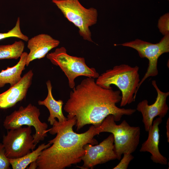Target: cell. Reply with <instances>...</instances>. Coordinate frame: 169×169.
Returning a JSON list of instances; mask_svg holds the SVG:
<instances>
[{
	"label": "cell",
	"instance_id": "5bb4252c",
	"mask_svg": "<svg viewBox=\"0 0 169 169\" xmlns=\"http://www.w3.org/2000/svg\"><path fill=\"white\" fill-rule=\"evenodd\" d=\"M162 121V118L160 117L153 121L148 131L147 139L142 144L140 151L149 152L151 154V159L154 162L166 165L167 160L161 153L158 147L160 138L159 126Z\"/></svg>",
	"mask_w": 169,
	"mask_h": 169
},
{
	"label": "cell",
	"instance_id": "ac0fdd59",
	"mask_svg": "<svg viewBox=\"0 0 169 169\" xmlns=\"http://www.w3.org/2000/svg\"><path fill=\"white\" fill-rule=\"evenodd\" d=\"M24 47L21 40L15 41L11 44L0 45V59H18L23 52Z\"/></svg>",
	"mask_w": 169,
	"mask_h": 169
},
{
	"label": "cell",
	"instance_id": "4fadbf2b",
	"mask_svg": "<svg viewBox=\"0 0 169 169\" xmlns=\"http://www.w3.org/2000/svg\"><path fill=\"white\" fill-rule=\"evenodd\" d=\"M28 41L27 47L30 52L26 61V66L33 60L44 57L49 51L57 47L60 44L59 40L44 33L34 36Z\"/></svg>",
	"mask_w": 169,
	"mask_h": 169
},
{
	"label": "cell",
	"instance_id": "ba28073f",
	"mask_svg": "<svg viewBox=\"0 0 169 169\" xmlns=\"http://www.w3.org/2000/svg\"><path fill=\"white\" fill-rule=\"evenodd\" d=\"M118 45L134 49L137 51L141 58H146L149 60L147 71L140 80L138 87L139 90L147 78L158 74V59L162 54L169 52V34L165 35L159 43L155 44L137 39Z\"/></svg>",
	"mask_w": 169,
	"mask_h": 169
},
{
	"label": "cell",
	"instance_id": "30bf717a",
	"mask_svg": "<svg viewBox=\"0 0 169 169\" xmlns=\"http://www.w3.org/2000/svg\"><path fill=\"white\" fill-rule=\"evenodd\" d=\"M85 153L81 158L83 164L77 167L81 169H92L96 165L117 159L114 138L110 134L99 144H87L84 146Z\"/></svg>",
	"mask_w": 169,
	"mask_h": 169
},
{
	"label": "cell",
	"instance_id": "603a6c76",
	"mask_svg": "<svg viewBox=\"0 0 169 169\" xmlns=\"http://www.w3.org/2000/svg\"><path fill=\"white\" fill-rule=\"evenodd\" d=\"M169 118H168L166 125V137L167 139V142H169Z\"/></svg>",
	"mask_w": 169,
	"mask_h": 169
},
{
	"label": "cell",
	"instance_id": "7c38bea8",
	"mask_svg": "<svg viewBox=\"0 0 169 169\" xmlns=\"http://www.w3.org/2000/svg\"><path fill=\"white\" fill-rule=\"evenodd\" d=\"M33 74L30 70L20 80L7 91L0 94V109H7L14 106L26 97L30 86Z\"/></svg>",
	"mask_w": 169,
	"mask_h": 169
},
{
	"label": "cell",
	"instance_id": "3957f363",
	"mask_svg": "<svg viewBox=\"0 0 169 169\" xmlns=\"http://www.w3.org/2000/svg\"><path fill=\"white\" fill-rule=\"evenodd\" d=\"M139 67L123 64L116 65L99 75L96 81L100 86L107 89L114 85L121 94L120 106H125L134 102L140 81Z\"/></svg>",
	"mask_w": 169,
	"mask_h": 169
},
{
	"label": "cell",
	"instance_id": "52a82bcc",
	"mask_svg": "<svg viewBox=\"0 0 169 169\" xmlns=\"http://www.w3.org/2000/svg\"><path fill=\"white\" fill-rule=\"evenodd\" d=\"M40 115L39 109L31 104L24 107L21 106L18 110L6 117L3 125L8 130L23 125L33 126L35 130V133L33 135V142L36 145L44 140L49 131V129L47 130V124L39 119Z\"/></svg>",
	"mask_w": 169,
	"mask_h": 169
},
{
	"label": "cell",
	"instance_id": "2e32d148",
	"mask_svg": "<svg viewBox=\"0 0 169 169\" xmlns=\"http://www.w3.org/2000/svg\"><path fill=\"white\" fill-rule=\"evenodd\" d=\"M28 55L27 53L23 52L17 64L11 67H8L6 69L2 70L0 72V88L7 84L12 86L20 80L22 72L25 69Z\"/></svg>",
	"mask_w": 169,
	"mask_h": 169
},
{
	"label": "cell",
	"instance_id": "9a60e30c",
	"mask_svg": "<svg viewBox=\"0 0 169 169\" xmlns=\"http://www.w3.org/2000/svg\"><path fill=\"white\" fill-rule=\"evenodd\" d=\"M48 89V95L46 98L43 100L38 101L39 105H44L48 109L49 115L48 121L51 125H53L54 121L57 118L58 121L62 122L66 120L67 118L64 115L62 111V106L64 104L61 100H55L52 94V86L50 81L48 80L46 82Z\"/></svg>",
	"mask_w": 169,
	"mask_h": 169
},
{
	"label": "cell",
	"instance_id": "44dd1931",
	"mask_svg": "<svg viewBox=\"0 0 169 169\" xmlns=\"http://www.w3.org/2000/svg\"><path fill=\"white\" fill-rule=\"evenodd\" d=\"M119 164L113 169H127L130 162L134 158L131 153H125Z\"/></svg>",
	"mask_w": 169,
	"mask_h": 169
},
{
	"label": "cell",
	"instance_id": "8992f818",
	"mask_svg": "<svg viewBox=\"0 0 169 169\" xmlns=\"http://www.w3.org/2000/svg\"><path fill=\"white\" fill-rule=\"evenodd\" d=\"M46 55L47 58L54 65L59 66L64 73L71 89L75 87V79L79 76L95 79L99 75L95 68L86 65L84 58L69 55L64 47L57 48L54 52Z\"/></svg>",
	"mask_w": 169,
	"mask_h": 169
},
{
	"label": "cell",
	"instance_id": "e0dca14e",
	"mask_svg": "<svg viewBox=\"0 0 169 169\" xmlns=\"http://www.w3.org/2000/svg\"><path fill=\"white\" fill-rule=\"evenodd\" d=\"M52 144L48 141L39 145L35 150L20 158L8 159L10 165L13 169H25L32 162L36 161L44 149L49 147Z\"/></svg>",
	"mask_w": 169,
	"mask_h": 169
},
{
	"label": "cell",
	"instance_id": "6da1fadb",
	"mask_svg": "<svg viewBox=\"0 0 169 169\" xmlns=\"http://www.w3.org/2000/svg\"><path fill=\"white\" fill-rule=\"evenodd\" d=\"M121 94L120 90L103 88L95 79L87 77L73 89L64 109L68 113L67 118L75 117L78 131L87 125L99 126L110 115L118 121L123 115H132L136 110L116 106L121 100Z\"/></svg>",
	"mask_w": 169,
	"mask_h": 169
},
{
	"label": "cell",
	"instance_id": "8fae6325",
	"mask_svg": "<svg viewBox=\"0 0 169 169\" xmlns=\"http://www.w3.org/2000/svg\"><path fill=\"white\" fill-rule=\"evenodd\" d=\"M151 83L157 94L155 101L149 105L147 100H144L138 103L136 109L142 114V121L145 130L147 132L151 126L154 118L157 116L162 118L164 117L169 110L166 99L169 92L161 91L157 86L156 80H152Z\"/></svg>",
	"mask_w": 169,
	"mask_h": 169
},
{
	"label": "cell",
	"instance_id": "277c9868",
	"mask_svg": "<svg viewBox=\"0 0 169 169\" xmlns=\"http://www.w3.org/2000/svg\"><path fill=\"white\" fill-rule=\"evenodd\" d=\"M100 133L106 132L112 134L117 159L120 160L122 154H132L136 149L139 143L141 130L139 126H130L125 120L116 124L114 116H107L98 126Z\"/></svg>",
	"mask_w": 169,
	"mask_h": 169
},
{
	"label": "cell",
	"instance_id": "cb8c5ba5",
	"mask_svg": "<svg viewBox=\"0 0 169 169\" xmlns=\"http://www.w3.org/2000/svg\"><path fill=\"white\" fill-rule=\"evenodd\" d=\"M29 166L28 167V169H37V163L36 162V161H34L32 163H31L30 164Z\"/></svg>",
	"mask_w": 169,
	"mask_h": 169
},
{
	"label": "cell",
	"instance_id": "9c48e42d",
	"mask_svg": "<svg viewBox=\"0 0 169 169\" xmlns=\"http://www.w3.org/2000/svg\"><path fill=\"white\" fill-rule=\"evenodd\" d=\"M31 126L10 130L3 137V144L8 159H16L30 152L36 145L32 135Z\"/></svg>",
	"mask_w": 169,
	"mask_h": 169
},
{
	"label": "cell",
	"instance_id": "7402d4cb",
	"mask_svg": "<svg viewBox=\"0 0 169 169\" xmlns=\"http://www.w3.org/2000/svg\"><path fill=\"white\" fill-rule=\"evenodd\" d=\"M9 159L6 156L4 147L0 143V169H10Z\"/></svg>",
	"mask_w": 169,
	"mask_h": 169
},
{
	"label": "cell",
	"instance_id": "d6986e66",
	"mask_svg": "<svg viewBox=\"0 0 169 169\" xmlns=\"http://www.w3.org/2000/svg\"><path fill=\"white\" fill-rule=\"evenodd\" d=\"M14 37L26 40L27 36L21 32L20 28V21L17 20L15 26L8 32L0 33V40L7 38Z\"/></svg>",
	"mask_w": 169,
	"mask_h": 169
},
{
	"label": "cell",
	"instance_id": "7a4b0ae2",
	"mask_svg": "<svg viewBox=\"0 0 169 169\" xmlns=\"http://www.w3.org/2000/svg\"><path fill=\"white\" fill-rule=\"evenodd\" d=\"M75 117L59 122L56 120L49 133L55 137L49 141L52 144L44 149L36 161L38 169H64L81 161L85 153L84 146L98 144L94 137L100 134L98 126L92 125L85 132L77 133L73 127Z\"/></svg>",
	"mask_w": 169,
	"mask_h": 169
},
{
	"label": "cell",
	"instance_id": "ffe728a7",
	"mask_svg": "<svg viewBox=\"0 0 169 169\" xmlns=\"http://www.w3.org/2000/svg\"><path fill=\"white\" fill-rule=\"evenodd\" d=\"M158 27L164 36L169 34V14L167 13L161 17L158 20Z\"/></svg>",
	"mask_w": 169,
	"mask_h": 169
},
{
	"label": "cell",
	"instance_id": "5b68a950",
	"mask_svg": "<svg viewBox=\"0 0 169 169\" xmlns=\"http://www.w3.org/2000/svg\"><path fill=\"white\" fill-rule=\"evenodd\" d=\"M52 0L64 17L78 28L79 33L83 38L93 42L89 27L97 23V9L93 8H85L79 0Z\"/></svg>",
	"mask_w": 169,
	"mask_h": 169
}]
</instances>
